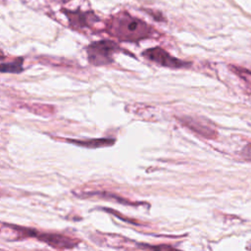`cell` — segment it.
Listing matches in <instances>:
<instances>
[{"label": "cell", "instance_id": "7c38bea8", "mask_svg": "<svg viewBox=\"0 0 251 251\" xmlns=\"http://www.w3.org/2000/svg\"><path fill=\"white\" fill-rule=\"evenodd\" d=\"M4 59H5V55H4V53L0 50V61H1V60H4Z\"/></svg>", "mask_w": 251, "mask_h": 251}, {"label": "cell", "instance_id": "4fadbf2b", "mask_svg": "<svg viewBox=\"0 0 251 251\" xmlns=\"http://www.w3.org/2000/svg\"><path fill=\"white\" fill-rule=\"evenodd\" d=\"M60 1H62V2H67V1H69V0H60Z\"/></svg>", "mask_w": 251, "mask_h": 251}, {"label": "cell", "instance_id": "3957f363", "mask_svg": "<svg viewBox=\"0 0 251 251\" xmlns=\"http://www.w3.org/2000/svg\"><path fill=\"white\" fill-rule=\"evenodd\" d=\"M176 119L180 125L204 138L216 139L218 137V130L216 126L208 119L199 116L187 115L178 116Z\"/></svg>", "mask_w": 251, "mask_h": 251}, {"label": "cell", "instance_id": "8992f818", "mask_svg": "<svg viewBox=\"0 0 251 251\" xmlns=\"http://www.w3.org/2000/svg\"><path fill=\"white\" fill-rule=\"evenodd\" d=\"M70 24L75 27L90 26L93 23L99 19L92 13H80V12H68L66 13Z\"/></svg>", "mask_w": 251, "mask_h": 251}, {"label": "cell", "instance_id": "ba28073f", "mask_svg": "<svg viewBox=\"0 0 251 251\" xmlns=\"http://www.w3.org/2000/svg\"><path fill=\"white\" fill-rule=\"evenodd\" d=\"M24 71L22 59H18L11 63H2L0 64V73H9V74H19Z\"/></svg>", "mask_w": 251, "mask_h": 251}, {"label": "cell", "instance_id": "6da1fadb", "mask_svg": "<svg viewBox=\"0 0 251 251\" xmlns=\"http://www.w3.org/2000/svg\"><path fill=\"white\" fill-rule=\"evenodd\" d=\"M108 32L123 41L136 42L154 37L157 32L147 23L134 18L126 12H120L107 24Z\"/></svg>", "mask_w": 251, "mask_h": 251}, {"label": "cell", "instance_id": "9c48e42d", "mask_svg": "<svg viewBox=\"0 0 251 251\" xmlns=\"http://www.w3.org/2000/svg\"><path fill=\"white\" fill-rule=\"evenodd\" d=\"M228 69L238 77H240L249 87H251V71L234 65H229Z\"/></svg>", "mask_w": 251, "mask_h": 251}, {"label": "cell", "instance_id": "277c9868", "mask_svg": "<svg viewBox=\"0 0 251 251\" xmlns=\"http://www.w3.org/2000/svg\"><path fill=\"white\" fill-rule=\"evenodd\" d=\"M15 228L19 231H22L23 234L25 236L36 237L37 239L57 249H71L78 244V241L76 239L59 233H40L33 229L23 227L20 228L19 226H15Z\"/></svg>", "mask_w": 251, "mask_h": 251}, {"label": "cell", "instance_id": "5bb4252c", "mask_svg": "<svg viewBox=\"0 0 251 251\" xmlns=\"http://www.w3.org/2000/svg\"><path fill=\"white\" fill-rule=\"evenodd\" d=\"M249 248H250V249H251V246H250V247H249Z\"/></svg>", "mask_w": 251, "mask_h": 251}, {"label": "cell", "instance_id": "7a4b0ae2", "mask_svg": "<svg viewBox=\"0 0 251 251\" xmlns=\"http://www.w3.org/2000/svg\"><path fill=\"white\" fill-rule=\"evenodd\" d=\"M120 51V46L112 40L95 41L86 48L88 61L94 66H105L113 63L114 54Z\"/></svg>", "mask_w": 251, "mask_h": 251}, {"label": "cell", "instance_id": "8fae6325", "mask_svg": "<svg viewBox=\"0 0 251 251\" xmlns=\"http://www.w3.org/2000/svg\"><path fill=\"white\" fill-rule=\"evenodd\" d=\"M240 156L248 162H251V142L247 143L241 150Z\"/></svg>", "mask_w": 251, "mask_h": 251}, {"label": "cell", "instance_id": "52a82bcc", "mask_svg": "<svg viewBox=\"0 0 251 251\" xmlns=\"http://www.w3.org/2000/svg\"><path fill=\"white\" fill-rule=\"evenodd\" d=\"M70 143L87 147V148H99L111 146L115 143V139L112 138H95V139H87V140H76V139H67Z\"/></svg>", "mask_w": 251, "mask_h": 251}, {"label": "cell", "instance_id": "5b68a950", "mask_svg": "<svg viewBox=\"0 0 251 251\" xmlns=\"http://www.w3.org/2000/svg\"><path fill=\"white\" fill-rule=\"evenodd\" d=\"M142 56L159 66L167 67L170 69H181L190 67L189 62H185L172 56L170 53H168L165 49L161 47H153L146 49L142 52Z\"/></svg>", "mask_w": 251, "mask_h": 251}, {"label": "cell", "instance_id": "30bf717a", "mask_svg": "<svg viewBox=\"0 0 251 251\" xmlns=\"http://www.w3.org/2000/svg\"><path fill=\"white\" fill-rule=\"evenodd\" d=\"M89 195H97L101 198H105V199H111V200H115V201H118L122 204H125V205H136V203L130 201V200H127L126 198H122L120 197L119 195H116L114 193H109V192H92V193H89Z\"/></svg>", "mask_w": 251, "mask_h": 251}]
</instances>
